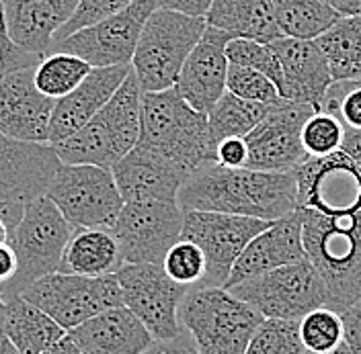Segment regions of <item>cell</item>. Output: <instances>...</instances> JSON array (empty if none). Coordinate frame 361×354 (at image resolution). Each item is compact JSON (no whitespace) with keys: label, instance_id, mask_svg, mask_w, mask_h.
<instances>
[{"label":"cell","instance_id":"cell-5","mask_svg":"<svg viewBox=\"0 0 361 354\" xmlns=\"http://www.w3.org/2000/svg\"><path fill=\"white\" fill-rule=\"evenodd\" d=\"M179 320L202 354H245L265 317L228 289L191 287Z\"/></svg>","mask_w":361,"mask_h":354},{"label":"cell","instance_id":"cell-14","mask_svg":"<svg viewBox=\"0 0 361 354\" xmlns=\"http://www.w3.org/2000/svg\"><path fill=\"white\" fill-rule=\"evenodd\" d=\"M292 175L298 187V209L324 215L361 211V166L345 150L308 158Z\"/></svg>","mask_w":361,"mask_h":354},{"label":"cell","instance_id":"cell-32","mask_svg":"<svg viewBox=\"0 0 361 354\" xmlns=\"http://www.w3.org/2000/svg\"><path fill=\"white\" fill-rule=\"evenodd\" d=\"M90 72L92 66L82 58L66 51H51L35 66V87L45 96L58 101L78 89Z\"/></svg>","mask_w":361,"mask_h":354},{"label":"cell","instance_id":"cell-42","mask_svg":"<svg viewBox=\"0 0 361 354\" xmlns=\"http://www.w3.org/2000/svg\"><path fill=\"white\" fill-rule=\"evenodd\" d=\"M248 146L245 137H226L216 148V164L224 168H247Z\"/></svg>","mask_w":361,"mask_h":354},{"label":"cell","instance_id":"cell-40","mask_svg":"<svg viewBox=\"0 0 361 354\" xmlns=\"http://www.w3.org/2000/svg\"><path fill=\"white\" fill-rule=\"evenodd\" d=\"M132 2H135V0H80L78 2V8L74 11V15L70 17V21L56 33L54 45L64 42L66 37L78 33V31H82V29H87V27H92L97 23L105 21V19L113 17V15L121 13Z\"/></svg>","mask_w":361,"mask_h":354},{"label":"cell","instance_id":"cell-24","mask_svg":"<svg viewBox=\"0 0 361 354\" xmlns=\"http://www.w3.org/2000/svg\"><path fill=\"white\" fill-rule=\"evenodd\" d=\"M8 33L17 47L45 58L56 33L70 21L80 0H2Z\"/></svg>","mask_w":361,"mask_h":354},{"label":"cell","instance_id":"cell-50","mask_svg":"<svg viewBox=\"0 0 361 354\" xmlns=\"http://www.w3.org/2000/svg\"><path fill=\"white\" fill-rule=\"evenodd\" d=\"M337 11L343 17H361V0H341Z\"/></svg>","mask_w":361,"mask_h":354},{"label":"cell","instance_id":"cell-46","mask_svg":"<svg viewBox=\"0 0 361 354\" xmlns=\"http://www.w3.org/2000/svg\"><path fill=\"white\" fill-rule=\"evenodd\" d=\"M17 254L11 244H0V289L8 285L17 274Z\"/></svg>","mask_w":361,"mask_h":354},{"label":"cell","instance_id":"cell-22","mask_svg":"<svg viewBox=\"0 0 361 354\" xmlns=\"http://www.w3.org/2000/svg\"><path fill=\"white\" fill-rule=\"evenodd\" d=\"M271 49L281 66V99L320 107L324 94L333 87V74L326 56L316 42L279 37Z\"/></svg>","mask_w":361,"mask_h":354},{"label":"cell","instance_id":"cell-18","mask_svg":"<svg viewBox=\"0 0 361 354\" xmlns=\"http://www.w3.org/2000/svg\"><path fill=\"white\" fill-rule=\"evenodd\" d=\"M60 166L54 146L17 141L0 133V201L27 205L45 197Z\"/></svg>","mask_w":361,"mask_h":354},{"label":"cell","instance_id":"cell-29","mask_svg":"<svg viewBox=\"0 0 361 354\" xmlns=\"http://www.w3.org/2000/svg\"><path fill=\"white\" fill-rule=\"evenodd\" d=\"M316 44L335 82H361V17H341Z\"/></svg>","mask_w":361,"mask_h":354},{"label":"cell","instance_id":"cell-31","mask_svg":"<svg viewBox=\"0 0 361 354\" xmlns=\"http://www.w3.org/2000/svg\"><path fill=\"white\" fill-rule=\"evenodd\" d=\"M267 111H269V105L250 103L226 90L224 96L214 107V111L207 115L209 132L216 146L226 137H247L248 133L263 121Z\"/></svg>","mask_w":361,"mask_h":354},{"label":"cell","instance_id":"cell-36","mask_svg":"<svg viewBox=\"0 0 361 354\" xmlns=\"http://www.w3.org/2000/svg\"><path fill=\"white\" fill-rule=\"evenodd\" d=\"M162 268L175 283L183 287H197L202 285L207 265L200 246L189 240H179L164 256Z\"/></svg>","mask_w":361,"mask_h":354},{"label":"cell","instance_id":"cell-1","mask_svg":"<svg viewBox=\"0 0 361 354\" xmlns=\"http://www.w3.org/2000/svg\"><path fill=\"white\" fill-rule=\"evenodd\" d=\"M183 211H212L275 222L298 209L293 175L207 164L191 172L179 193Z\"/></svg>","mask_w":361,"mask_h":354},{"label":"cell","instance_id":"cell-45","mask_svg":"<svg viewBox=\"0 0 361 354\" xmlns=\"http://www.w3.org/2000/svg\"><path fill=\"white\" fill-rule=\"evenodd\" d=\"M214 0H157L158 8L177 11L191 17H207Z\"/></svg>","mask_w":361,"mask_h":354},{"label":"cell","instance_id":"cell-11","mask_svg":"<svg viewBox=\"0 0 361 354\" xmlns=\"http://www.w3.org/2000/svg\"><path fill=\"white\" fill-rule=\"evenodd\" d=\"M269 223L212 211H185L180 240L200 246L207 265L202 285L197 287H226L238 256Z\"/></svg>","mask_w":361,"mask_h":354},{"label":"cell","instance_id":"cell-3","mask_svg":"<svg viewBox=\"0 0 361 354\" xmlns=\"http://www.w3.org/2000/svg\"><path fill=\"white\" fill-rule=\"evenodd\" d=\"M140 148L179 162L191 172L216 164L207 115L195 111L175 89L142 92Z\"/></svg>","mask_w":361,"mask_h":354},{"label":"cell","instance_id":"cell-9","mask_svg":"<svg viewBox=\"0 0 361 354\" xmlns=\"http://www.w3.org/2000/svg\"><path fill=\"white\" fill-rule=\"evenodd\" d=\"M228 291L252 305L265 320L302 322L310 311L329 308L326 285L310 260L275 268Z\"/></svg>","mask_w":361,"mask_h":354},{"label":"cell","instance_id":"cell-12","mask_svg":"<svg viewBox=\"0 0 361 354\" xmlns=\"http://www.w3.org/2000/svg\"><path fill=\"white\" fill-rule=\"evenodd\" d=\"M185 211L179 203H126L111 234L126 265H162L180 240Z\"/></svg>","mask_w":361,"mask_h":354},{"label":"cell","instance_id":"cell-19","mask_svg":"<svg viewBox=\"0 0 361 354\" xmlns=\"http://www.w3.org/2000/svg\"><path fill=\"white\" fill-rule=\"evenodd\" d=\"M126 203H179V193L191 170L179 162L135 146L111 168Z\"/></svg>","mask_w":361,"mask_h":354},{"label":"cell","instance_id":"cell-33","mask_svg":"<svg viewBox=\"0 0 361 354\" xmlns=\"http://www.w3.org/2000/svg\"><path fill=\"white\" fill-rule=\"evenodd\" d=\"M300 338L310 353H331L345 342V326L341 313L331 308L310 311L300 322Z\"/></svg>","mask_w":361,"mask_h":354},{"label":"cell","instance_id":"cell-15","mask_svg":"<svg viewBox=\"0 0 361 354\" xmlns=\"http://www.w3.org/2000/svg\"><path fill=\"white\" fill-rule=\"evenodd\" d=\"M316 111L312 105L286 99L269 105L263 121L245 137L248 146L247 168L292 175L310 158L302 146V127Z\"/></svg>","mask_w":361,"mask_h":354},{"label":"cell","instance_id":"cell-37","mask_svg":"<svg viewBox=\"0 0 361 354\" xmlns=\"http://www.w3.org/2000/svg\"><path fill=\"white\" fill-rule=\"evenodd\" d=\"M226 56L230 64L257 70L273 80L277 89H281V66L269 44L236 37V39H230L226 45Z\"/></svg>","mask_w":361,"mask_h":354},{"label":"cell","instance_id":"cell-38","mask_svg":"<svg viewBox=\"0 0 361 354\" xmlns=\"http://www.w3.org/2000/svg\"><path fill=\"white\" fill-rule=\"evenodd\" d=\"M226 90L232 92L238 99L250 101V103L273 105V103L281 101L279 89L265 74H261L257 70H250V68L234 66V64H230V70H228Z\"/></svg>","mask_w":361,"mask_h":354},{"label":"cell","instance_id":"cell-56","mask_svg":"<svg viewBox=\"0 0 361 354\" xmlns=\"http://www.w3.org/2000/svg\"><path fill=\"white\" fill-rule=\"evenodd\" d=\"M2 74H4V72H2V64H0V78H2Z\"/></svg>","mask_w":361,"mask_h":354},{"label":"cell","instance_id":"cell-47","mask_svg":"<svg viewBox=\"0 0 361 354\" xmlns=\"http://www.w3.org/2000/svg\"><path fill=\"white\" fill-rule=\"evenodd\" d=\"M23 213H25V205H19V203H4V201H0V217L8 223V227H11L13 236H15V229H17L19 222L23 220Z\"/></svg>","mask_w":361,"mask_h":354},{"label":"cell","instance_id":"cell-17","mask_svg":"<svg viewBox=\"0 0 361 354\" xmlns=\"http://www.w3.org/2000/svg\"><path fill=\"white\" fill-rule=\"evenodd\" d=\"M56 101L35 87V66L0 78V133L29 144H49Z\"/></svg>","mask_w":361,"mask_h":354},{"label":"cell","instance_id":"cell-2","mask_svg":"<svg viewBox=\"0 0 361 354\" xmlns=\"http://www.w3.org/2000/svg\"><path fill=\"white\" fill-rule=\"evenodd\" d=\"M304 248L329 291V308L343 311L361 299V211L324 215L300 209Z\"/></svg>","mask_w":361,"mask_h":354},{"label":"cell","instance_id":"cell-44","mask_svg":"<svg viewBox=\"0 0 361 354\" xmlns=\"http://www.w3.org/2000/svg\"><path fill=\"white\" fill-rule=\"evenodd\" d=\"M345 326V342L351 354H361V299L341 313Z\"/></svg>","mask_w":361,"mask_h":354},{"label":"cell","instance_id":"cell-25","mask_svg":"<svg viewBox=\"0 0 361 354\" xmlns=\"http://www.w3.org/2000/svg\"><path fill=\"white\" fill-rule=\"evenodd\" d=\"M68 334L85 354H144L154 342L126 305L103 311Z\"/></svg>","mask_w":361,"mask_h":354},{"label":"cell","instance_id":"cell-20","mask_svg":"<svg viewBox=\"0 0 361 354\" xmlns=\"http://www.w3.org/2000/svg\"><path fill=\"white\" fill-rule=\"evenodd\" d=\"M302 260H308L304 248V222L302 211L295 209L290 215L271 222L259 236L250 240L236 265L232 266L224 289H232L252 277Z\"/></svg>","mask_w":361,"mask_h":354},{"label":"cell","instance_id":"cell-8","mask_svg":"<svg viewBox=\"0 0 361 354\" xmlns=\"http://www.w3.org/2000/svg\"><path fill=\"white\" fill-rule=\"evenodd\" d=\"M45 197L74 229H111L126 201L109 168L62 164Z\"/></svg>","mask_w":361,"mask_h":354},{"label":"cell","instance_id":"cell-10","mask_svg":"<svg viewBox=\"0 0 361 354\" xmlns=\"http://www.w3.org/2000/svg\"><path fill=\"white\" fill-rule=\"evenodd\" d=\"M21 297L45 311L66 332L82 326L103 311L123 305L117 274L80 277L54 272L25 289Z\"/></svg>","mask_w":361,"mask_h":354},{"label":"cell","instance_id":"cell-30","mask_svg":"<svg viewBox=\"0 0 361 354\" xmlns=\"http://www.w3.org/2000/svg\"><path fill=\"white\" fill-rule=\"evenodd\" d=\"M275 21L283 37L316 42L343 17L322 0H273Z\"/></svg>","mask_w":361,"mask_h":354},{"label":"cell","instance_id":"cell-43","mask_svg":"<svg viewBox=\"0 0 361 354\" xmlns=\"http://www.w3.org/2000/svg\"><path fill=\"white\" fill-rule=\"evenodd\" d=\"M144 354H202L191 334L183 328V332L169 340H154L152 346Z\"/></svg>","mask_w":361,"mask_h":354},{"label":"cell","instance_id":"cell-13","mask_svg":"<svg viewBox=\"0 0 361 354\" xmlns=\"http://www.w3.org/2000/svg\"><path fill=\"white\" fill-rule=\"evenodd\" d=\"M123 305L148 328L154 340L183 332L179 310L189 289L175 283L162 265H123L117 272Z\"/></svg>","mask_w":361,"mask_h":354},{"label":"cell","instance_id":"cell-28","mask_svg":"<svg viewBox=\"0 0 361 354\" xmlns=\"http://www.w3.org/2000/svg\"><path fill=\"white\" fill-rule=\"evenodd\" d=\"M4 301V338L19 350V354H44L68 334L45 311L23 299L21 295Z\"/></svg>","mask_w":361,"mask_h":354},{"label":"cell","instance_id":"cell-53","mask_svg":"<svg viewBox=\"0 0 361 354\" xmlns=\"http://www.w3.org/2000/svg\"><path fill=\"white\" fill-rule=\"evenodd\" d=\"M0 354H19V350L4 338V340L0 342Z\"/></svg>","mask_w":361,"mask_h":354},{"label":"cell","instance_id":"cell-48","mask_svg":"<svg viewBox=\"0 0 361 354\" xmlns=\"http://www.w3.org/2000/svg\"><path fill=\"white\" fill-rule=\"evenodd\" d=\"M341 150H345L349 156H353L361 166V129H349L345 127V139Z\"/></svg>","mask_w":361,"mask_h":354},{"label":"cell","instance_id":"cell-39","mask_svg":"<svg viewBox=\"0 0 361 354\" xmlns=\"http://www.w3.org/2000/svg\"><path fill=\"white\" fill-rule=\"evenodd\" d=\"M318 111L337 115L349 129H361V82H333Z\"/></svg>","mask_w":361,"mask_h":354},{"label":"cell","instance_id":"cell-27","mask_svg":"<svg viewBox=\"0 0 361 354\" xmlns=\"http://www.w3.org/2000/svg\"><path fill=\"white\" fill-rule=\"evenodd\" d=\"M123 256L111 229H76L70 238L58 272L107 277L121 270Z\"/></svg>","mask_w":361,"mask_h":354},{"label":"cell","instance_id":"cell-34","mask_svg":"<svg viewBox=\"0 0 361 354\" xmlns=\"http://www.w3.org/2000/svg\"><path fill=\"white\" fill-rule=\"evenodd\" d=\"M300 322L263 320L245 354H304Z\"/></svg>","mask_w":361,"mask_h":354},{"label":"cell","instance_id":"cell-26","mask_svg":"<svg viewBox=\"0 0 361 354\" xmlns=\"http://www.w3.org/2000/svg\"><path fill=\"white\" fill-rule=\"evenodd\" d=\"M205 21L228 33L232 39L243 37L271 44L283 37L275 21L273 0H214Z\"/></svg>","mask_w":361,"mask_h":354},{"label":"cell","instance_id":"cell-7","mask_svg":"<svg viewBox=\"0 0 361 354\" xmlns=\"http://www.w3.org/2000/svg\"><path fill=\"white\" fill-rule=\"evenodd\" d=\"M74 232L76 229L47 197L27 203L23 220L17 225L11 242L17 254L19 268L15 279L0 289L2 297H19L35 281L58 272L64 250Z\"/></svg>","mask_w":361,"mask_h":354},{"label":"cell","instance_id":"cell-49","mask_svg":"<svg viewBox=\"0 0 361 354\" xmlns=\"http://www.w3.org/2000/svg\"><path fill=\"white\" fill-rule=\"evenodd\" d=\"M44 354H85L80 350V346L70 338V334H66L64 338H60L54 346H49Z\"/></svg>","mask_w":361,"mask_h":354},{"label":"cell","instance_id":"cell-51","mask_svg":"<svg viewBox=\"0 0 361 354\" xmlns=\"http://www.w3.org/2000/svg\"><path fill=\"white\" fill-rule=\"evenodd\" d=\"M11 242H13V232H11V227H8V223L0 217V244H11Z\"/></svg>","mask_w":361,"mask_h":354},{"label":"cell","instance_id":"cell-41","mask_svg":"<svg viewBox=\"0 0 361 354\" xmlns=\"http://www.w3.org/2000/svg\"><path fill=\"white\" fill-rule=\"evenodd\" d=\"M42 60L44 58H39L35 53H29V51H25L21 47H17L15 42L11 39L4 2L0 0V64H2V72L8 74V72L21 70V68H33L37 66Z\"/></svg>","mask_w":361,"mask_h":354},{"label":"cell","instance_id":"cell-23","mask_svg":"<svg viewBox=\"0 0 361 354\" xmlns=\"http://www.w3.org/2000/svg\"><path fill=\"white\" fill-rule=\"evenodd\" d=\"M130 72H132V64L92 68V72L78 89L58 99L54 107V117H51L49 146H58L70 135L80 132L90 119L111 101L113 94L130 76Z\"/></svg>","mask_w":361,"mask_h":354},{"label":"cell","instance_id":"cell-35","mask_svg":"<svg viewBox=\"0 0 361 354\" xmlns=\"http://www.w3.org/2000/svg\"><path fill=\"white\" fill-rule=\"evenodd\" d=\"M345 139V125L337 115L316 111L302 127V146L310 158L329 156L341 150Z\"/></svg>","mask_w":361,"mask_h":354},{"label":"cell","instance_id":"cell-21","mask_svg":"<svg viewBox=\"0 0 361 354\" xmlns=\"http://www.w3.org/2000/svg\"><path fill=\"white\" fill-rule=\"evenodd\" d=\"M232 37L209 27L205 29L200 44L187 58L185 66L180 70L179 80L175 84V90L195 109V111L209 115L218 101L224 96L226 80L230 60L226 56V45Z\"/></svg>","mask_w":361,"mask_h":354},{"label":"cell","instance_id":"cell-16","mask_svg":"<svg viewBox=\"0 0 361 354\" xmlns=\"http://www.w3.org/2000/svg\"><path fill=\"white\" fill-rule=\"evenodd\" d=\"M157 8V0H135L121 13L56 44L51 51L74 53L92 68L130 66L142 29Z\"/></svg>","mask_w":361,"mask_h":354},{"label":"cell","instance_id":"cell-6","mask_svg":"<svg viewBox=\"0 0 361 354\" xmlns=\"http://www.w3.org/2000/svg\"><path fill=\"white\" fill-rule=\"evenodd\" d=\"M207 29L205 17L157 8L146 21L132 68L142 92L175 89L187 58Z\"/></svg>","mask_w":361,"mask_h":354},{"label":"cell","instance_id":"cell-52","mask_svg":"<svg viewBox=\"0 0 361 354\" xmlns=\"http://www.w3.org/2000/svg\"><path fill=\"white\" fill-rule=\"evenodd\" d=\"M4 317H6V301L0 293V342L4 340Z\"/></svg>","mask_w":361,"mask_h":354},{"label":"cell","instance_id":"cell-4","mask_svg":"<svg viewBox=\"0 0 361 354\" xmlns=\"http://www.w3.org/2000/svg\"><path fill=\"white\" fill-rule=\"evenodd\" d=\"M142 89L134 68L113 99L89 123L54 146L62 164H90L109 168L130 154L140 139Z\"/></svg>","mask_w":361,"mask_h":354},{"label":"cell","instance_id":"cell-54","mask_svg":"<svg viewBox=\"0 0 361 354\" xmlns=\"http://www.w3.org/2000/svg\"><path fill=\"white\" fill-rule=\"evenodd\" d=\"M304 354H351V350H349L347 342H343V344H341L338 348L331 350V353H310V350H304Z\"/></svg>","mask_w":361,"mask_h":354},{"label":"cell","instance_id":"cell-55","mask_svg":"<svg viewBox=\"0 0 361 354\" xmlns=\"http://www.w3.org/2000/svg\"><path fill=\"white\" fill-rule=\"evenodd\" d=\"M322 2H326V4H331V6H335V8H337V4L341 2V0H322Z\"/></svg>","mask_w":361,"mask_h":354}]
</instances>
